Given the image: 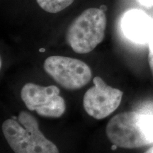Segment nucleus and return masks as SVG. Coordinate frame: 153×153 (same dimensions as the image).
Returning a JSON list of instances; mask_svg holds the SVG:
<instances>
[{"label":"nucleus","instance_id":"1","mask_svg":"<svg viewBox=\"0 0 153 153\" xmlns=\"http://www.w3.org/2000/svg\"><path fill=\"white\" fill-rule=\"evenodd\" d=\"M4 136L14 153H60L57 147L42 133L38 120L25 111L2 123Z\"/></svg>","mask_w":153,"mask_h":153},{"label":"nucleus","instance_id":"2","mask_svg":"<svg viewBox=\"0 0 153 153\" xmlns=\"http://www.w3.org/2000/svg\"><path fill=\"white\" fill-rule=\"evenodd\" d=\"M113 144L126 149L138 148L153 143V114L126 111L114 116L106 128Z\"/></svg>","mask_w":153,"mask_h":153},{"label":"nucleus","instance_id":"3","mask_svg":"<svg viewBox=\"0 0 153 153\" xmlns=\"http://www.w3.org/2000/svg\"><path fill=\"white\" fill-rule=\"evenodd\" d=\"M106 16L101 9H86L69 26L66 40L79 54L90 53L104 40Z\"/></svg>","mask_w":153,"mask_h":153},{"label":"nucleus","instance_id":"4","mask_svg":"<svg viewBox=\"0 0 153 153\" xmlns=\"http://www.w3.org/2000/svg\"><path fill=\"white\" fill-rule=\"evenodd\" d=\"M44 70L58 85L68 90L84 87L92 77V72L87 64L72 57L54 55L46 58Z\"/></svg>","mask_w":153,"mask_h":153},{"label":"nucleus","instance_id":"5","mask_svg":"<svg viewBox=\"0 0 153 153\" xmlns=\"http://www.w3.org/2000/svg\"><path fill=\"white\" fill-rule=\"evenodd\" d=\"M60 92L55 85L43 87L29 82L22 87L21 98L28 109L36 111L40 116L60 118L66 110L65 101Z\"/></svg>","mask_w":153,"mask_h":153},{"label":"nucleus","instance_id":"6","mask_svg":"<svg viewBox=\"0 0 153 153\" xmlns=\"http://www.w3.org/2000/svg\"><path fill=\"white\" fill-rule=\"evenodd\" d=\"M93 83V87L84 95V108L88 115L95 119H104L120 106L123 91L108 85L99 76L94 78Z\"/></svg>","mask_w":153,"mask_h":153},{"label":"nucleus","instance_id":"7","mask_svg":"<svg viewBox=\"0 0 153 153\" xmlns=\"http://www.w3.org/2000/svg\"><path fill=\"white\" fill-rule=\"evenodd\" d=\"M121 29L124 36L133 43H148L153 31V19L142 10L131 9L123 14Z\"/></svg>","mask_w":153,"mask_h":153},{"label":"nucleus","instance_id":"8","mask_svg":"<svg viewBox=\"0 0 153 153\" xmlns=\"http://www.w3.org/2000/svg\"><path fill=\"white\" fill-rule=\"evenodd\" d=\"M74 0H36L41 9L49 13H57L71 5Z\"/></svg>","mask_w":153,"mask_h":153},{"label":"nucleus","instance_id":"9","mask_svg":"<svg viewBox=\"0 0 153 153\" xmlns=\"http://www.w3.org/2000/svg\"><path fill=\"white\" fill-rule=\"evenodd\" d=\"M148 48H149V53H148V62L149 65H150V70L153 74V31L151 36L150 41L148 42Z\"/></svg>","mask_w":153,"mask_h":153},{"label":"nucleus","instance_id":"10","mask_svg":"<svg viewBox=\"0 0 153 153\" xmlns=\"http://www.w3.org/2000/svg\"><path fill=\"white\" fill-rule=\"evenodd\" d=\"M136 1L146 8H152L153 7V0H136Z\"/></svg>","mask_w":153,"mask_h":153},{"label":"nucleus","instance_id":"11","mask_svg":"<svg viewBox=\"0 0 153 153\" xmlns=\"http://www.w3.org/2000/svg\"><path fill=\"white\" fill-rule=\"evenodd\" d=\"M145 153H153V147L150 148V149H148V150H147Z\"/></svg>","mask_w":153,"mask_h":153}]
</instances>
